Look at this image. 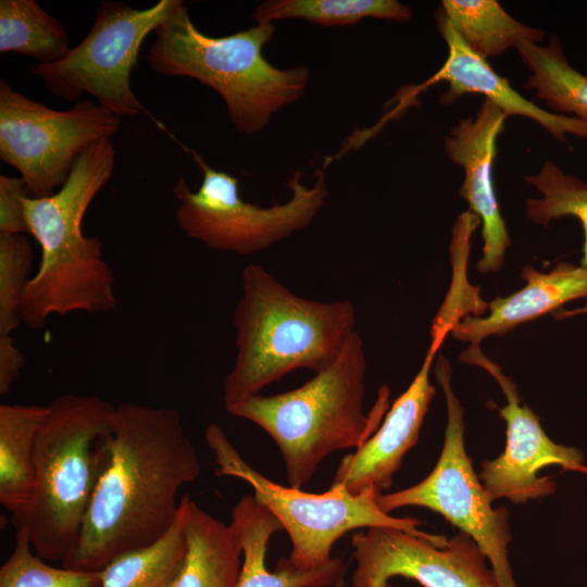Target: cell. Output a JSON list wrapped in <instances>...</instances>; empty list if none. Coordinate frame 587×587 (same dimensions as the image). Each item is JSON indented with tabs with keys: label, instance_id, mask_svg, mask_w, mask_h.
Listing matches in <instances>:
<instances>
[{
	"label": "cell",
	"instance_id": "cell-1",
	"mask_svg": "<svg viewBox=\"0 0 587 587\" xmlns=\"http://www.w3.org/2000/svg\"><path fill=\"white\" fill-rule=\"evenodd\" d=\"M200 469L176 409L117 405L107 467L62 566L102 571L116 557L161 539L177 520L179 489L195 482Z\"/></svg>",
	"mask_w": 587,
	"mask_h": 587
},
{
	"label": "cell",
	"instance_id": "cell-2",
	"mask_svg": "<svg viewBox=\"0 0 587 587\" xmlns=\"http://www.w3.org/2000/svg\"><path fill=\"white\" fill-rule=\"evenodd\" d=\"M116 163L111 139L90 146L63 186L43 198H25L26 220L40 261L24 292L21 321L41 329L52 315L108 313L115 309L113 272L102 242L83 233L87 209L110 180Z\"/></svg>",
	"mask_w": 587,
	"mask_h": 587
},
{
	"label": "cell",
	"instance_id": "cell-3",
	"mask_svg": "<svg viewBox=\"0 0 587 587\" xmlns=\"http://www.w3.org/2000/svg\"><path fill=\"white\" fill-rule=\"evenodd\" d=\"M240 282L232 316L236 358L223 382L226 409L298 369L325 370L355 330L349 300L302 298L255 263L242 268Z\"/></svg>",
	"mask_w": 587,
	"mask_h": 587
},
{
	"label": "cell",
	"instance_id": "cell-4",
	"mask_svg": "<svg viewBox=\"0 0 587 587\" xmlns=\"http://www.w3.org/2000/svg\"><path fill=\"white\" fill-rule=\"evenodd\" d=\"M365 373L363 339L354 330L337 359L302 386L272 396L259 394L226 410L272 437L289 486L301 489L327 455L359 448L378 428L389 390L380 389L373 411L364 414Z\"/></svg>",
	"mask_w": 587,
	"mask_h": 587
},
{
	"label": "cell",
	"instance_id": "cell-5",
	"mask_svg": "<svg viewBox=\"0 0 587 587\" xmlns=\"http://www.w3.org/2000/svg\"><path fill=\"white\" fill-rule=\"evenodd\" d=\"M274 33L273 23H257L232 35L208 36L177 0L155 28L146 60L159 75L190 77L214 89L233 125L252 135L283 107L299 100L310 79L308 66L282 70L267 62L262 51Z\"/></svg>",
	"mask_w": 587,
	"mask_h": 587
},
{
	"label": "cell",
	"instance_id": "cell-6",
	"mask_svg": "<svg viewBox=\"0 0 587 587\" xmlns=\"http://www.w3.org/2000/svg\"><path fill=\"white\" fill-rule=\"evenodd\" d=\"M115 408L90 395L55 398L35 444L36 488L24 527L36 554L60 562L79 537L92 496L110 458Z\"/></svg>",
	"mask_w": 587,
	"mask_h": 587
},
{
	"label": "cell",
	"instance_id": "cell-7",
	"mask_svg": "<svg viewBox=\"0 0 587 587\" xmlns=\"http://www.w3.org/2000/svg\"><path fill=\"white\" fill-rule=\"evenodd\" d=\"M216 474L245 480L253 489L255 500L265 507L289 536V560L297 566L314 570L327 564L335 542L348 532L371 527H391L422 537L434 534L419 528L415 517H397L383 512L376 502L379 495L365 489L352 495L332 485L323 494L305 492L272 482L249 465L233 446L224 429L212 423L204 430Z\"/></svg>",
	"mask_w": 587,
	"mask_h": 587
},
{
	"label": "cell",
	"instance_id": "cell-8",
	"mask_svg": "<svg viewBox=\"0 0 587 587\" xmlns=\"http://www.w3.org/2000/svg\"><path fill=\"white\" fill-rule=\"evenodd\" d=\"M189 151L201 168L202 182L192 191L184 178L177 180L175 217L188 237L213 250L250 254L268 249L310 225L325 204L328 191L323 170L315 171L311 186L302 183L303 172L294 171L287 183L289 199L263 208L241 198L238 178Z\"/></svg>",
	"mask_w": 587,
	"mask_h": 587
},
{
	"label": "cell",
	"instance_id": "cell-9",
	"mask_svg": "<svg viewBox=\"0 0 587 587\" xmlns=\"http://www.w3.org/2000/svg\"><path fill=\"white\" fill-rule=\"evenodd\" d=\"M435 377L447 403V426L438 461L420 483L377 495V505L387 514L411 505L439 513L474 539L489 561L499 587H517L508 559L509 512L504 507L491 508L492 501L466 454L464 410L453 392L451 369L444 355L436 360Z\"/></svg>",
	"mask_w": 587,
	"mask_h": 587
},
{
	"label": "cell",
	"instance_id": "cell-10",
	"mask_svg": "<svg viewBox=\"0 0 587 587\" xmlns=\"http://www.w3.org/2000/svg\"><path fill=\"white\" fill-rule=\"evenodd\" d=\"M177 0H160L146 9L117 1H103L85 38L66 55L50 64L32 67L55 97L77 101L87 93L122 117H133L145 108L132 88L130 75L146 37L170 14Z\"/></svg>",
	"mask_w": 587,
	"mask_h": 587
},
{
	"label": "cell",
	"instance_id": "cell-11",
	"mask_svg": "<svg viewBox=\"0 0 587 587\" xmlns=\"http://www.w3.org/2000/svg\"><path fill=\"white\" fill-rule=\"evenodd\" d=\"M120 126L121 117L98 102L54 110L0 80V158L18 171L29 197L58 191L77 159Z\"/></svg>",
	"mask_w": 587,
	"mask_h": 587
},
{
	"label": "cell",
	"instance_id": "cell-12",
	"mask_svg": "<svg viewBox=\"0 0 587 587\" xmlns=\"http://www.w3.org/2000/svg\"><path fill=\"white\" fill-rule=\"evenodd\" d=\"M357 567L352 587H394V577L423 587H499L486 555L464 532L447 539L391 527H371L351 537Z\"/></svg>",
	"mask_w": 587,
	"mask_h": 587
},
{
	"label": "cell",
	"instance_id": "cell-13",
	"mask_svg": "<svg viewBox=\"0 0 587 587\" xmlns=\"http://www.w3.org/2000/svg\"><path fill=\"white\" fill-rule=\"evenodd\" d=\"M460 360L488 372L507 398V404L499 408V415L507 423L505 449L498 458L484 461L479 473L489 499L505 498L525 503L553 494L555 483L550 477L539 476V471L552 464L579 471L584 465L583 452L555 444L547 436L537 415L522 403L513 380L483 354L479 345H470Z\"/></svg>",
	"mask_w": 587,
	"mask_h": 587
},
{
	"label": "cell",
	"instance_id": "cell-14",
	"mask_svg": "<svg viewBox=\"0 0 587 587\" xmlns=\"http://www.w3.org/2000/svg\"><path fill=\"white\" fill-rule=\"evenodd\" d=\"M451 332L448 325L433 323L432 341L410 386L394 401L376 432L353 453L346 455L332 485L352 495L365 489L383 494L392 485L405 453L416 445L421 427L435 396L429 374L435 355Z\"/></svg>",
	"mask_w": 587,
	"mask_h": 587
},
{
	"label": "cell",
	"instance_id": "cell-15",
	"mask_svg": "<svg viewBox=\"0 0 587 587\" xmlns=\"http://www.w3.org/2000/svg\"><path fill=\"white\" fill-rule=\"evenodd\" d=\"M507 118L499 108L484 100L475 116L460 120L444 138L446 154L464 171L459 193L482 224L483 255L477 262L482 273L498 271L511 246L492 182L497 139Z\"/></svg>",
	"mask_w": 587,
	"mask_h": 587
},
{
	"label": "cell",
	"instance_id": "cell-16",
	"mask_svg": "<svg viewBox=\"0 0 587 587\" xmlns=\"http://www.w3.org/2000/svg\"><path fill=\"white\" fill-rule=\"evenodd\" d=\"M437 24L448 47L444 65L419 89L446 82L442 103H451L466 93H479L507 116H523L544 127L555 139L566 142L567 135L587 139V123L570 115L545 110L516 91L509 80L492 70L488 61L463 41L450 23L437 13Z\"/></svg>",
	"mask_w": 587,
	"mask_h": 587
},
{
	"label": "cell",
	"instance_id": "cell-17",
	"mask_svg": "<svg viewBox=\"0 0 587 587\" xmlns=\"http://www.w3.org/2000/svg\"><path fill=\"white\" fill-rule=\"evenodd\" d=\"M525 286L488 303L485 316L466 314L451 329V335L470 345H480L490 336H501L520 324L546 313L555 312L565 303L587 298V267L567 262L558 263L549 272L530 265L521 271Z\"/></svg>",
	"mask_w": 587,
	"mask_h": 587
},
{
	"label": "cell",
	"instance_id": "cell-18",
	"mask_svg": "<svg viewBox=\"0 0 587 587\" xmlns=\"http://www.w3.org/2000/svg\"><path fill=\"white\" fill-rule=\"evenodd\" d=\"M230 524L242 544V567L236 587H333L344 579L346 564L333 558L327 564L307 570L282 558L274 571L266 567L271 537L283 530L277 519L253 496L242 497L234 507Z\"/></svg>",
	"mask_w": 587,
	"mask_h": 587
},
{
	"label": "cell",
	"instance_id": "cell-19",
	"mask_svg": "<svg viewBox=\"0 0 587 587\" xmlns=\"http://www.w3.org/2000/svg\"><path fill=\"white\" fill-rule=\"evenodd\" d=\"M180 500L186 553L172 587H236L243 558L237 530L202 510L189 496Z\"/></svg>",
	"mask_w": 587,
	"mask_h": 587
},
{
	"label": "cell",
	"instance_id": "cell-20",
	"mask_svg": "<svg viewBox=\"0 0 587 587\" xmlns=\"http://www.w3.org/2000/svg\"><path fill=\"white\" fill-rule=\"evenodd\" d=\"M48 405H0V503L17 526L36 488L35 444Z\"/></svg>",
	"mask_w": 587,
	"mask_h": 587
},
{
	"label": "cell",
	"instance_id": "cell-21",
	"mask_svg": "<svg viewBox=\"0 0 587 587\" xmlns=\"http://www.w3.org/2000/svg\"><path fill=\"white\" fill-rule=\"evenodd\" d=\"M463 41L484 59L522 41L541 43L546 33L512 17L496 0H444L440 11Z\"/></svg>",
	"mask_w": 587,
	"mask_h": 587
},
{
	"label": "cell",
	"instance_id": "cell-22",
	"mask_svg": "<svg viewBox=\"0 0 587 587\" xmlns=\"http://www.w3.org/2000/svg\"><path fill=\"white\" fill-rule=\"evenodd\" d=\"M515 49L530 72L524 87L534 89L550 112L587 123V76L570 64L559 37L545 46L522 41Z\"/></svg>",
	"mask_w": 587,
	"mask_h": 587
},
{
	"label": "cell",
	"instance_id": "cell-23",
	"mask_svg": "<svg viewBox=\"0 0 587 587\" xmlns=\"http://www.w3.org/2000/svg\"><path fill=\"white\" fill-rule=\"evenodd\" d=\"M184 505L177 520L154 544L113 559L101 571V587H172L184 563Z\"/></svg>",
	"mask_w": 587,
	"mask_h": 587
},
{
	"label": "cell",
	"instance_id": "cell-24",
	"mask_svg": "<svg viewBox=\"0 0 587 587\" xmlns=\"http://www.w3.org/2000/svg\"><path fill=\"white\" fill-rule=\"evenodd\" d=\"M65 27L34 0L0 1V52H17L50 64L70 51Z\"/></svg>",
	"mask_w": 587,
	"mask_h": 587
},
{
	"label": "cell",
	"instance_id": "cell-25",
	"mask_svg": "<svg viewBox=\"0 0 587 587\" xmlns=\"http://www.w3.org/2000/svg\"><path fill=\"white\" fill-rule=\"evenodd\" d=\"M252 17L257 23L302 18L323 26H346L366 17L407 22L412 10L397 0H273L260 4Z\"/></svg>",
	"mask_w": 587,
	"mask_h": 587
},
{
	"label": "cell",
	"instance_id": "cell-26",
	"mask_svg": "<svg viewBox=\"0 0 587 587\" xmlns=\"http://www.w3.org/2000/svg\"><path fill=\"white\" fill-rule=\"evenodd\" d=\"M524 178L541 195L526 202V215L532 222L547 226L564 216L580 222L585 235L580 265L587 267V184L564 173L552 161H546L537 174Z\"/></svg>",
	"mask_w": 587,
	"mask_h": 587
},
{
	"label": "cell",
	"instance_id": "cell-27",
	"mask_svg": "<svg viewBox=\"0 0 587 587\" xmlns=\"http://www.w3.org/2000/svg\"><path fill=\"white\" fill-rule=\"evenodd\" d=\"M101 571L55 567L35 553L24 527L16 529L13 551L0 567V587H101Z\"/></svg>",
	"mask_w": 587,
	"mask_h": 587
},
{
	"label": "cell",
	"instance_id": "cell-28",
	"mask_svg": "<svg viewBox=\"0 0 587 587\" xmlns=\"http://www.w3.org/2000/svg\"><path fill=\"white\" fill-rule=\"evenodd\" d=\"M33 260L27 235L0 234V335H11L22 323V300L33 276Z\"/></svg>",
	"mask_w": 587,
	"mask_h": 587
},
{
	"label": "cell",
	"instance_id": "cell-29",
	"mask_svg": "<svg viewBox=\"0 0 587 587\" xmlns=\"http://www.w3.org/2000/svg\"><path fill=\"white\" fill-rule=\"evenodd\" d=\"M28 196L21 177L0 175V234L29 235L25 211Z\"/></svg>",
	"mask_w": 587,
	"mask_h": 587
},
{
	"label": "cell",
	"instance_id": "cell-30",
	"mask_svg": "<svg viewBox=\"0 0 587 587\" xmlns=\"http://www.w3.org/2000/svg\"><path fill=\"white\" fill-rule=\"evenodd\" d=\"M25 358L11 335H0V394H8L18 378Z\"/></svg>",
	"mask_w": 587,
	"mask_h": 587
},
{
	"label": "cell",
	"instance_id": "cell-31",
	"mask_svg": "<svg viewBox=\"0 0 587 587\" xmlns=\"http://www.w3.org/2000/svg\"><path fill=\"white\" fill-rule=\"evenodd\" d=\"M587 313V305L583 308H577L574 310H558L553 313L554 317L558 319H570L576 315L586 314Z\"/></svg>",
	"mask_w": 587,
	"mask_h": 587
},
{
	"label": "cell",
	"instance_id": "cell-32",
	"mask_svg": "<svg viewBox=\"0 0 587 587\" xmlns=\"http://www.w3.org/2000/svg\"><path fill=\"white\" fill-rule=\"evenodd\" d=\"M345 586V580H340L338 582L337 584H335L333 587H344Z\"/></svg>",
	"mask_w": 587,
	"mask_h": 587
},
{
	"label": "cell",
	"instance_id": "cell-33",
	"mask_svg": "<svg viewBox=\"0 0 587 587\" xmlns=\"http://www.w3.org/2000/svg\"><path fill=\"white\" fill-rule=\"evenodd\" d=\"M579 472H583V473H586V474H587V466L583 465V466L579 469Z\"/></svg>",
	"mask_w": 587,
	"mask_h": 587
}]
</instances>
